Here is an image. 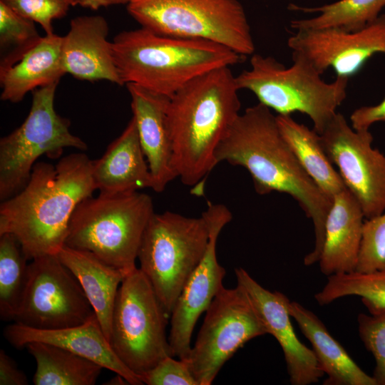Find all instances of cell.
Listing matches in <instances>:
<instances>
[{
    "label": "cell",
    "instance_id": "33",
    "mask_svg": "<svg viewBox=\"0 0 385 385\" xmlns=\"http://www.w3.org/2000/svg\"><path fill=\"white\" fill-rule=\"evenodd\" d=\"M35 22L18 14L0 0V46L12 49L23 47L38 39ZM11 49V50H12Z\"/></svg>",
    "mask_w": 385,
    "mask_h": 385
},
{
    "label": "cell",
    "instance_id": "26",
    "mask_svg": "<svg viewBox=\"0 0 385 385\" xmlns=\"http://www.w3.org/2000/svg\"><path fill=\"white\" fill-rule=\"evenodd\" d=\"M26 346L36 364L35 385H94L104 369L56 345L33 342Z\"/></svg>",
    "mask_w": 385,
    "mask_h": 385
},
{
    "label": "cell",
    "instance_id": "30",
    "mask_svg": "<svg viewBox=\"0 0 385 385\" xmlns=\"http://www.w3.org/2000/svg\"><path fill=\"white\" fill-rule=\"evenodd\" d=\"M385 268V210L365 219L355 272L370 273Z\"/></svg>",
    "mask_w": 385,
    "mask_h": 385
},
{
    "label": "cell",
    "instance_id": "13",
    "mask_svg": "<svg viewBox=\"0 0 385 385\" xmlns=\"http://www.w3.org/2000/svg\"><path fill=\"white\" fill-rule=\"evenodd\" d=\"M331 162L359 203L365 219L385 210V155L372 146L369 130H354L337 113L319 134Z\"/></svg>",
    "mask_w": 385,
    "mask_h": 385
},
{
    "label": "cell",
    "instance_id": "11",
    "mask_svg": "<svg viewBox=\"0 0 385 385\" xmlns=\"http://www.w3.org/2000/svg\"><path fill=\"white\" fill-rule=\"evenodd\" d=\"M267 334L245 289L222 287L205 312L188 360L199 385H210L225 364L250 340Z\"/></svg>",
    "mask_w": 385,
    "mask_h": 385
},
{
    "label": "cell",
    "instance_id": "25",
    "mask_svg": "<svg viewBox=\"0 0 385 385\" xmlns=\"http://www.w3.org/2000/svg\"><path fill=\"white\" fill-rule=\"evenodd\" d=\"M276 119L282 136L299 163L325 194L333 198L346 188L325 153L318 133L295 121L291 115H277Z\"/></svg>",
    "mask_w": 385,
    "mask_h": 385
},
{
    "label": "cell",
    "instance_id": "4",
    "mask_svg": "<svg viewBox=\"0 0 385 385\" xmlns=\"http://www.w3.org/2000/svg\"><path fill=\"white\" fill-rule=\"evenodd\" d=\"M112 43L123 85L135 83L170 98L194 78L246 58L212 41L160 35L143 27L119 33Z\"/></svg>",
    "mask_w": 385,
    "mask_h": 385
},
{
    "label": "cell",
    "instance_id": "14",
    "mask_svg": "<svg viewBox=\"0 0 385 385\" xmlns=\"http://www.w3.org/2000/svg\"><path fill=\"white\" fill-rule=\"evenodd\" d=\"M202 215L210 229L208 245L202 259L184 285L170 316L168 341L172 356L178 359L188 357L195 324L223 287L222 281L226 274L225 269L218 262L216 246L222 228L232 220V213L223 204L207 202Z\"/></svg>",
    "mask_w": 385,
    "mask_h": 385
},
{
    "label": "cell",
    "instance_id": "24",
    "mask_svg": "<svg viewBox=\"0 0 385 385\" xmlns=\"http://www.w3.org/2000/svg\"><path fill=\"white\" fill-rule=\"evenodd\" d=\"M57 255L78 279L109 341L115 301L127 274L88 252L66 245Z\"/></svg>",
    "mask_w": 385,
    "mask_h": 385
},
{
    "label": "cell",
    "instance_id": "8",
    "mask_svg": "<svg viewBox=\"0 0 385 385\" xmlns=\"http://www.w3.org/2000/svg\"><path fill=\"white\" fill-rule=\"evenodd\" d=\"M210 239L207 220L170 211L154 213L138 254L140 269L170 316L189 277L202 259Z\"/></svg>",
    "mask_w": 385,
    "mask_h": 385
},
{
    "label": "cell",
    "instance_id": "2",
    "mask_svg": "<svg viewBox=\"0 0 385 385\" xmlns=\"http://www.w3.org/2000/svg\"><path fill=\"white\" fill-rule=\"evenodd\" d=\"M92 162L79 153L56 165L36 163L24 188L1 201L0 235H12L28 260L57 255L65 245L76 207L96 190Z\"/></svg>",
    "mask_w": 385,
    "mask_h": 385
},
{
    "label": "cell",
    "instance_id": "29",
    "mask_svg": "<svg viewBox=\"0 0 385 385\" xmlns=\"http://www.w3.org/2000/svg\"><path fill=\"white\" fill-rule=\"evenodd\" d=\"M17 240L0 235V316L13 320L24 287L28 265Z\"/></svg>",
    "mask_w": 385,
    "mask_h": 385
},
{
    "label": "cell",
    "instance_id": "19",
    "mask_svg": "<svg viewBox=\"0 0 385 385\" xmlns=\"http://www.w3.org/2000/svg\"><path fill=\"white\" fill-rule=\"evenodd\" d=\"M4 335L17 349L33 342L56 345L120 374L129 384H143L140 376L116 356L96 314L82 324L58 329H39L14 322L4 329Z\"/></svg>",
    "mask_w": 385,
    "mask_h": 385
},
{
    "label": "cell",
    "instance_id": "21",
    "mask_svg": "<svg viewBox=\"0 0 385 385\" xmlns=\"http://www.w3.org/2000/svg\"><path fill=\"white\" fill-rule=\"evenodd\" d=\"M92 176L101 194H120L153 188V180L142 150L136 124L130 119L123 133L92 162Z\"/></svg>",
    "mask_w": 385,
    "mask_h": 385
},
{
    "label": "cell",
    "instance_id": "1",
    "mask_svg": "<svg viewBox=\"0 0 385 385\" xmlns=\"http://www.w3.org/2000/svg\"><path fill=\"white\" fill-rule=\"evenodd\" d=\"M217 164L226 161L245 168L257 193H286L312 220L314 247L304 258L306 266L318 262L322 254L327 214L333 198L325 194L299 163L271 110L258 103L240 113L215 151Z\"/></svg>",
    "mask_w": 385,
    "mask_h": 385
},
{
    "label": "cell",
    "instance_id": "34",
    "mask_svg": "<svg viewBox=\"0 0 385 385\" xmlns=\"http://www.w3.org/2000/svg\"><path fill=\"white\" fill-rule=\"evenodd\" d=\"M140 378L148 385H199L188 360L170 356L140 374Z\"/></svg>",
    "mask_w": 385,
    "mask_h": 385
},
{
    "label": "cell",
    "instance_id": "5",
    "mask_svg": "<svg viewBox=\"0 0 385 385\" xmlns=\"http://www.w3.org/2000/svg\"><path fill=\"white\" fill-rule=\"evenodd\" d=\"M155 213L148 195L138 191L101 194L82 200L69 222L65 245L91 253L128 274Z\"/></svg>",
    "mask_w": 385,
    "mask_h": 385
},
{
    "label": "cell",
    "instance_id": "6",
    "mask_svg": "<svg viewBox=\"0 0 385 385\" xmlns=\"http://www.w3.org/2000/svg\"><path fill=\"white\" fill-rule=\"evenodd\" d=\"M251 67L235 76L239 90L253 93L263 104L282 115L299 112L309 116L321 134L346 97L349 78L324 81L321 73L303 54L292 51L287 67L272 56L252 55Z\"/></svg>",
    "mask_w": 385,
    "mask_h": 385
},
{
    "label": "cell",
    "instance_id": "10",
    "mask_svg": "<svg viewBox=\"0 0 385 385\" xmlns=\"http://www.w3.org/2000/svg\"><path fill=\"white\" fill-rule=\"evenodd\" d=\"M58 83L33 91L29 113L23 123L0 140V200L14 196L28 183L36 160L61 156L66 148L86 150V143L69 130L70 121L54 108Z\"/></svg>",
    "mask_w": 385,
    "mask_h": 385
},
{
    "label": "cell",
    "instance_id": "31",
    "mask_svg": "<svg viewBox=\"0 0 385 385\" xmlns=\"http://www.w3.org/2000/svg\"><path fill=\"white\" fill-rule=\"evenodd\" d=\"M358 315V332L375 361L372 377L376 385H385V308Z\"/></svg>",
    "mask_w": 385,
    "mask_h": 385
},
{
    "label": "cell",
    "instance_id": "36",
    "mask_svg": "<svg viewBox=\"0 0 385 385\" xmlns=\"http://www.w3.org/2000/svg\"><path fill=\"white\" fill-rule=\"evenodd\" d=\"M26 376L17 367L14 361L0 350V385H27Z\"/></svg>",
    "mask_w": 385,
    "mask_h": 385
},
{
    "label": "cell",
    "instance_id": "3",
    "mask_svg": "<svg viewBox=\"0 0 385 385\" xmlns=\"http://www.w3.org/2000/svg\"><path fill=\"white\" fill-rule=\"evenodd\" d=\"M238 91L225 66L194 78L170 98L173 168L197 195L204 193L206 178L217 165L216 149L240 114Z\"/></svg>",
    "mask_w": 385,
    "mask_h": 385
},
{
    "label": "cell",
    "instance_id": "38",
    "mask_svg": "<svg viewBox=\"0 0 385 385\" xmlns=\"http://www.w3.org/2000/svg\"><path fill=\"white\" fill-rule=\"evenodd\" d=\"M106 385H123L129 384L128 381L120 374H115V376L104 383Z\"/></svg>",
    "mask_w": 385,
    "mask_h": 385
},
{
    "label": "cell",
    "instance_id": "32",
    "mask_svg": "<svg viewBox=\"0 0 385 385\" xmlns=\"http://www.w3.org/2000/svg\"><path fill=\"white\" fill-rule=\"evenodd\" d=\"M24 17L38 23L46 32L53 34L52 22L66 15L72 0H1Z\"/></svg>",
    "mask_w": 385,
    "mask_h": 385
},
{
    "label": "cell",
    "instance_id": "18",
    "mask_svg": "<svg viewBox=\"0 0 385 385\" xmlns=\"http://www.w3.org/2000/svg\"><path fill=\"white\" fill-rule=\"evenodd\" d=\"M62 36L54 33L11 50L1 61V100L18 103L31 91L58 83L66 74L61 53Z\"/></svg>",
    "mask_w": 385,
    "mask_h": 385
},
{
    "label": "cell",
    "instance_id": "39",
    "mask_svg": "<svg viewBox=\"0 0 385 385\" xmlns=\"http://www.w3.org/2000/svg\"><path fill=\"white\" fill-rule=\"evenodd\" d=\"M72 1H73L74 5H77V4L79 5V3L81 1V0H72Z\"/></svg>",
    "mask_w": 385,
    "mask_h": 385
},
{
    "label": "cell",
    "instance_id": "37",
    "mask_svg": "<svg viewBox=\"0 0 385 385\" xmlns=\"http://www.w3.org/2000/svg\"><path fill=\"white\" fill-rule=\"evenodd\" d=\"M133 0H81L79 5L92 10H97L101 7L129 4Z\"/></svg>",
    "mask_w": 385,
    "mask_h": 385
},
{
    "label": "cell",
    "instance_id": "12",
    "mask_svg": "<svg viewBox=\"0 0 385 385\" xmlns=\"http://www.w3.org/2000/svg\"><path fill=\"white\" fill-rule=\"evenodd\" d=\"M95 314L73 274L57 255L35 258L14 321L39 329H58L85 323Z\"/></svg>",
    "mask_w": 385,
    "mask_h": 385
},
{
    "label": "cell",
    "instance_id": "22",
    "mask_svg": "<svg viewBox=\"0 0 385 385\" xmlns=\"http://www.w3.org/2000/svg\"><path fill=\"white\" fill-rule=\"evenodd\" d=\"M364 220L359 203L346 188L333 196L318 262L323 274L355 271Z\"/></svg>",
    "mask_w": 385,
    "mask_h": 385
},
{
    "label": "cell",
    "instance_id": "27",
    "mask_svg": "<svg viewBox=\"0 0 385 385\" xmlns=\"http://www.w3.org/2000/svg\"><path fill=\"white\" fill-rule=\"evenodd\" d=\"M385 7V0H339L317 7L289 4L288 9L304 14H318L309 19H293L290 27L295 31L337 28L359 30L376 19Z\"/></svg>",
    "mask_w": 385,
    "mask_h": 385
},
{
    "label": "cell",
    "instance_id": "16",
    "mask_svg": "<svg viewBox=\"0 0 385 385\" xmlns=\"http://www.w3.org/2000/svg\"><path fill=\"white\" fill-rule=\"evenodd\" d=\"M237 282L246 291L267 334L279 344L290 384L309 385L318 382L324 373L314 351L297 337L288 310L289 299L278 291L271 292L254 279L243 268H236Z\"/></svg>",
    "mask_w": 385,
    "mask_h": 385
},
{
    "label": "cell",
    "instance_id": "28",
    "mask_svg": "<svg viewBox=\"0 0 385 385\" xmlns=\"http://www.w3.org/2000/svg\"><path fill=\"white\" fill-rule=\"evenodd\" d=\"M314 294L319 305L349 296L361 298L369 312L385 308V268L370 273L352 272L330 275Z\"/></svg>",
    "mask_w": 385,
    "mask_h": 385
},
{
    "label": "cell",
    "instance_id": "15",
    "mask_svg": "<svg viewBox=\"0 0 385 385\" xmlns=\"http://www.w3.org/2000/svg\"><path fill=\"white\" fill-rule=\"evenodd\" d=\"M292 51L307 57L321 74L332 68L349 78L376 53H385V14L356 31L337 28L297 30L287 40Z\"/></svg>",
    "mask_w": 385,
    "mask_h": 385
},
{
    "label": "cell",
    "instance_id": "35",
    "mask_svg": "<svg viewBox=\"0 0 385 385\" xmlns=\"http://www.w3.org/2000/svg\"><path fill=\"white\" fill-rule=\"evenodd\" d=\"M351 127L354 130H369L371 125L385 121V97L374 106H361L354 110L351 115Z\"/></svg>",
    "mask_w": 385,
    "mask_h": 385
},
{
    "label": "cell",
    "instance_id": "20",
    "mask_svg": "<svg viewBox=\"0 0 385 385\" xmlns=\"http://www.w3.org/2000/svg\"><path fill=\"white\" fill-rule=\"evenodd\" d=\"M108 24L102 16H81L70 22L62 36L61 53L66 73L88 81L105 80L123 86L115 65Z\"/></svg>",
    "mask_w": 385,
    "mask_h": 385
},
{
    "label": "cell",
    "instance_id": "7",
    "mask_svg": "<svg viewBox=\"0 0 385 385\" xmlns=\"http://www.w3.org/2000/svg\"><path fill=\"white\" fill-rule=\"evenodd\" d=\"M129 14L154 33L222 45L247 56L255 46L238 0H133Z\"/></svg>",
    "mask_w": 385,
    "mask_h": 385
},
{
    "label": "cell",
    "instance_id": "17",
    "mask_svg": "<svg viewBox=\"0 0 385 385\" xmlns=\"http://www.w3.org/2000/svg\"><path fill=\"white\" fill-rule=\"evenodd\" d=\"M126 87L140 143L153 180V190L161 192L178 178L173 165L168 120L170 97L135 83H128Z\"/></svg>",
    "mask_w": 385,
    "mask_h": 385
},
{
    "label": "cell",
    "instance_id": "23",
    "mask_svg": "<svg viewBox=\"0 0 385 385\" xmlns=\"http://www.w3.org/2000/svg\"><path fill=\"white\" fill-rule=\"evenodd\" d=\"M291 317L312 344L317 359L327 377L324 385H376L312 311L297 302H289Z\"/></svg>",
    "mask_w": 385,
    "mask_h": 385
},
{
    "label": "cell",
    "instance_id": "9",
    "mask_svg": "<svg viewBox=\"0 0 385 385\" xmlns=\"http://www.w3.org/2000/svg\"><path fill=\"white\" fill-rule=\"evenodd\" d=\"M169 317L140 268L125 277L115 301L109 343L119 359L139 376L173 356L166 334Z\"/></svg>",
    "mask_w": 385,
    "mask_h": 385
}]
</instances>
